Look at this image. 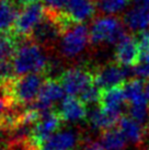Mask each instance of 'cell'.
Instances as JSON below:
<instances>
[{"mask_svg":"<svg viewBox=\"0 0 149 150\" xmlns=\"http://www.w3.org/2000/svg\"><path fill=\"white\" fill-rule=\"evenodd\" d=\"M64 91L69 96H80L89 87L94 84L93 74L82 68H69L59 78Z\"/></svg>","mask_w":149,"mask_h":150,"instance_id":"5b68a950","label":"cell"},{"mask_svg":"<svg viewBox=\"0 0 149 150\" xmlns=\"http://www.w3.org/2000/svg\"><path fill=\"white\" fill-rule=\"evenodd\" d=\"M123 25L118 19L102 17L95 19L90 29V43L93 45L101 43H117L124 35Z\"/></svg>","mask_w":149,"mask_h":150,"instance_id":"3957f363","label":"cell"},{"mask_svg":"<svg viewBox=\"0 0 149 150\" xmlns=\"http://www.w3.org/2000/svg\"><path fill=\"white\" fill-rule=\"evenodd\" d=\"M144 93H145L146 100L149 104V79H146L144 81Z\"/></svg>","mask_w":149,"mask_h":150,"instance_id":"f546056e","label":"cell"},{"mask_svg":"<svg viewBox=\"0 0 149 150\" xmlns=\"http://www.w3.org/2000/svg\"><path fill=\"white\" fill-rule=\"evenodd\" d=\"M62 121L60 115L52 112V110L42 113L40 120L33 126V132L31 136L33 145L41 147L46 140H48L54 134H56V130L59 128Z\"/></svg>","mask_w":149,"mask_h":150,"instance_id":"ba28073f","label":"cell"},{"mask_svg":"<svg viewBox=\"0 0 149 150\" xmlns=\"http://www.w3.org/2000/svg\"><path fill=\"white\" fill-rule=\"evenodd\" d=\"M101 94H102V90H100L95 84H92L91 87L88 88L87 90L79 96V99L84 104L93 105L95 103H100Z\"/></svg>","mask_w":149,"mask_h":150,"instance_id":"d4e9b609","label":"cell"},{"mask_svg":"<svg viewBox=\"0 0 149 150\" xmlns=\"http://www.w3.org/2000/svg\"><path fill=\"white\" fill-rule=\"evenodd\" d=\"M14 66L11 59L0 62V88L4 89L14 80Z\"/></svg>","mask_w":149,"mask_h":150,"instance_id":"7402d4cb","label":"cell"},{"mask_svg":"<svg viewBox=\"0 0 149 150\" xmlns=\"http://www.w3.org/2000/svg\"><path fill=\"white\" fill-rule=\"evenodd\" d=\"M136 1V4L139 6V7H143V8L149 9V0H135Z\"/></svg>","mask_w":149,"mask_h":150,"instance_id":"4dcf8cb0","label":"cell"},{"mask_svg":"<svg viewBox=\"0 0 149 150\" xmlns=\"http://www.w3.org/2000/svg\"><path fill=\"white\" fill-rule=\"evenodd\" d=\"M44 6L47 10L57 11V12H65L69 0H43Z\"/></svg>","mask_w":149,"mask_h":150,"instance_id":"484cf974","label":"cell"},{"mask_svg":"<svg viewBox=\"0 0 149 150\" xmlns=\"http://www.w3.org/2000/svg\"><path fill=\"white\" fill-rule=\"evenodd\" d=\"M117 128L127 139V142L134 145H139L144 142L146 130L144 125L133 120L131 116H122L117 123Z\"/></svg>","mask_w":149,"mask_h":150,"instance_id":"5bb4252c","label":"cell"},{"mask_svg":"<svg viewBox=\"0 0 149 150\" xmlns=\"http://www.w3.org/2000/svg\"><path fill=\"white\" fill-rule=\"evenodd\" d=\"M83 150H104L102 144L96 140H87L83 145Z\"/></svg>","mask_w":149,"mask_h":150,"instance_id":"83f0119b","label":"cell"},{"mask_svg":"<svg viewBox=\"0 0 149 150\" xmlns=\"http://www.w3.org/2000/svg\"><path fill=\"white\" fill-rule=\"evenodd\" d=\"M19 7L14 4L13 0H0V32L8 33L13 30L18 17H19Z\"/></svg>","mask_w":149,"mask_h":150,"instance_id":"2e32d148","label":"cell"},{"mask_svg":"<svg viewBox=\"0 0 149 150\" xmlns=\"http://www.w3.org/2000/svg\"><path fill=\"white\" fill-rule=\"evenodd\" d=\"M65 91L59 80L47 79L44 82L40 96L36 101L29 105L30 108L41 113L50 111V108L58 101H62L65 98Z\"/></svg>","mask_w":149,"mask_h":150,"instance_id":"52a82bcc","label":"cell"},{"mask_svg":"<svg viewBox=\"0 0 149 150\" xmlns=\"http://www.w3.org/2000/svg\"><path fill=\"white\" fill-rule=\"evenodd\" d=\"M6 105H7V102H6L4 99H0V117H1L4 114Z\"/></svg>","mask_w":149,"mask_h":150,"instance_id":"1f68e13d","label":"cell"},{"mask_svg":"<svg viewBox=\"0 0 149 150\" xmlns=\"http://www.w3.org/2000/svg\"><path fill=\"white\" fill-rule=\"evenodd\" d=\"M90 41V31L82 23L74 24L62 34L59 50L66 58H74L82 53Z\"/></svg>","mask_w":149,"mask_h":150,"instance_id":"277c9868","label":"cell"},{"mask_svg":"<svg viewBox=\"0 0 149 150\" xmlns=\"http://www.w3.org/2000/svg\"><path fill=\"white\" fill-rule=\"evenodd\" d=\"M124 21L133 31H145L149 26V9L136 6L125 14Z\"/></svg>","mask_w":149,"mask_h":150,"instance_id":"d6986e66","label":"cell"},{"mask_svg":"<svg viewBox=\"0 0 149 150\" xmlns=\"http://www.w3.org/2000/svg\"><path fill=\"white\" fill-rule=\"evenodd\" d=\"M65 12L74 23H82L94 16L95 6L92 0H69Z\"/></svg>","mask_w":149,"mask_h":150,"instance_id":"4fadbf2b","label":"cell"},{"mask_svg":"<svg viewBox=\"0 0 149 150\" xmlns=\"http://www.w3.org/2000/svg\"><path fill=\"white\" fill-rule=\"evenodd\" d=\"M131 0H100L98 8L104 13L113 14L122 11L128 6Z\"/></svg>","mask_w":149,"mask_h":150,"instance_id":"603a6c76","label":"cell"},{"mask_svg":"<svg viewBox=\"0 0 149 150\" xmlns=\"http://www.w3.org/2000/svg\"><path fill=\"white\" fill-rule=\"evenodd\" d=\"M77 142L78 135L71 129H65L54 134L42 146L48 150H74Z\"/></svg>","mask_w":149,"mask_h":150,"instance_id":"9a60e30c","label":"cell"},{"mask_svg":"<svg viewBox=\"0 0 149 150\" xmlns=\"http://www.w3.org/2000/svg\"><path fill=\"white\" fill-rule=\"evenodd\" d=\"M45 16V6L42 2H36L23 8L19 13L12 33L21 36H30L33 30L43 20Z\"/></svg>","mask_w":149,"mask_h":150,"instance_id":"8992f818","label":"cell"},{"mask_svg":"<svg viewBox=\"0 0 149 150\" xmlns=\"http://www.w3.org/2000/svg\"><path fill=\"white\" fill-rule=\"evenodd\" d=\"M13 1L19 8H25V7L36 4V2H41L42 0H13Z\"/></svg>","mask_w":149,"mask_h":150,"instance_id":"f1b7e54d","label":"cell"},{"mask_svg":"<svg viewBox=\"0 0 149 150\" xmlns=\"http://www.w3.org/2000/svg\"><path fill=\"white\" fill-rule=\"evenodd\" d=\"M115 59L118 65L124 67L136 66L140 62V50L136 38L124 34L116 43Z\"/></svg>","mask_w":149,"mask_h":150,"instance_id":"30bf717a","label":"cell"},{"mask_svg":"<svg viewBox=\"0 0 149 150\" xmlns=\"http://www.w3.org/2000/svg\"><path fill=\"white\" fill-rule=\"evenodd\" d=\"M125 99L129 105L148 104L144 93V81L140 79H132L123 84ZM149 105V104H148Z\"/></svg>","mask_w":149,"mask_h":150,"instance_id":"ac0fdd59","label":"cell"},{"mask_svg":"<svg viewBox=\"0 0 149 150\" xmlns=\"http://www.w3.org/2000/svg\"><path fill=\"white\" fill-rule=\"evenodd\" d=\"M80 99H77L76 96H67L62 99L59 108V115L62 121L70 122H79L84 120L88 116L87 108L84 106Z\"/></svg>","mask_w":149,"mask_h":150,"instance_id":"7c38bea8","label":"cell"},{"mask_svg":"<svg viewBox=\"0 0 149 150\" xmlns=\"http://www.w3.org/2000/svg\"><path fill=\"white\" fill-rule=\"evenodd\" d=\"M18 50L17 38L14 34L0 32V62L13 58Z\"/></svg>","mask_w":149,"mask_h":150,"instance_id":"44dd1931","label":"cell"},{"mask_svg":"<svg viewBox=\"0 0 149 150\" xmlns=\"http://www.w3.org/2000/svg\"><path fill=\"white\" fill-rule=\"evenodd\" d=\"M14 35L18 43V50L12 58L16 75L22 77L30 74L45 72L50 59L41 46L33 42L30 36Z\"/></svg>","mask_w":149,"mask_h":150,"instance_id":"6da1fadb","label":"cell"},{"mask_svg":"<svg viewBox=\"0 0 149 150\" xmlns=\"http://www.w3.org/2000/svg\"><path fill=\"white\" fill-rule=\"evenodd\" d=\"M137 43L140 50V55L149 52V31H141L137 38Z\"/></svg>","mask_w":149,"mask_h":150,"instance_id":"4316f807","label":"cell"},{"mask_svg":"<svg viewBox=\"0 0 149 150\" xmlns=\"http://www.w3.org/2000/svg\"><path fill=\"white\" fill-rule=\"evenodd\" d=\"M37 150H48L47 148H45L44 146H41V147H38V149Z\"/></svg>","mask_w":149,"mask_h":150,"instance_id":"d6a6232c","label":"cell"},{"mask_svg":"<svg viewBox=\"0 0 149 150\" xmlns=\"http://www.w3.org/2000/svg\"><path fill=\"white\" fill-rule=\"evenodd\" d=\"M129 75L131 72L127 69L121 68L117 65H106L93 74L94 84L100 90L105 91L112 88L123 86Z\"/></svg>","mask_w":149,"mask_h":150,"instance_id":"9c48e42d","label":"cell"},{"mask_svg":"<svg viewBox=\"0 0 149 150\" xmlns=\"http://www.w3.org/2000/svg\"><path fill=\"white\" fill-rule=\"evenodd\" d=\"M100 142L104 150H124L127 139L118 128H110L102 132Z\"/></svg>","mask_w":149,"mask_h":150,"instance_id":"ffe728a7","label":"cell"},{"mask_svg":"<svg viewBox=\"0 0 149 150\" xmlns=\"http://www.w3.org/2000/svg\"><path fill=\"white\" fill-rule=\"evenodd\" d=\"M1 148H2V147H1V144H0V150H1Z\"/></svg>","mask_w":149,"mask_h":150,"instance_id":"836d02e7","label":"cell"},{"mask_svg":"<svg viewBox=\"0 0 149 150\" xmlns=\"http://www.w3.org/2000/svg\"><path fill=\"white\" fill-rule=\"evenodd\" d=\"M121 117L113 115L111 113L105 112L103 108H93L88 112V120L92 128L99 129V130H106L112 128L114 125H116Z\"/></svg>","mask_w":149,"mask_h":150,"instance_id":"e0dca14e","label":"cell"},{"mask_svg":"<svg viewBox=\"0 0 149 150\" xmlns=\"http://www.w3.org/2000/svg\"><path fill=\"white\" fill-rule=\"evenodd\" d=\"M45 81L43 74H30L14 79L4 91L19 104H31L37 100Z\"/></svg>","mask_w":149,"mask_h":150,"instance_id":"7a4b0ae2","label":"cell"},{"mask_svg":"<svg viewBox=\"0 0 149 150\" xmlns=\"http://www.w3.org/2000/svg\"><path fill=\"white\" fill-rule=\"evenodd\" d=\"M125 102H126V99H125L124 89H123V86H120V87H115L102 91L100 106L105 112L122 117Z\"/></svg>","mask_w":149,"mask_h":150,"instance_id":"8fae6325","label":"cell"},{"mask_svg":"<svg viewBox=\"0 0 149 150\" xmlns=\"http://www.w3.org/2000/svg\"><path fill=\"white\" fill-rule=\"evenodd\" d=\"M129 116L135 120L141 125H145L148 123L149 125V106L145 105H129L128 108Z\"/></svg>","mask_w":149,"mask_h":150,"instance_id":"cb8c5ba5","label":"cell"}]
</instances>
